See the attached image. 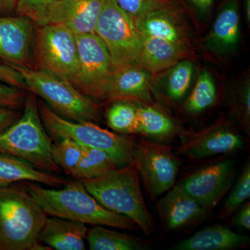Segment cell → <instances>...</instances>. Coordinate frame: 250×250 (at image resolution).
I'll list each match as a JSON object with an SVG mask.
<instances>
[{"instance_id": "3957f363", "label": "cell", "mask_w": 250, "mask_h": 250, "mask_svg": "<svg viewBox=\"0 0 250 250\" xmlns=\"http://www.w3.org/2000/svg\"><path fill=\"white\" fill-rule=\"evenodd\" d=\"M47 218L27 189L0 187V250H33Z\"/></svg>"}, {"instance_id": "8fae6325", "label": "cell", "mask_w": 250, "mask_h": 250, "mask_svg": "<svg viewBox=\"0 0 250 250\" xmlns=\"http://www.w3.org/2000/svg\"><path fill=\"white\" fill-rule=\"evenodd\" d=\"M176 154L190 160H200L241 150L247 141L228 122L220 120L198 131L184 130Z\"/></svg>"}, {"instance_id": "836d02e7", "label": "cell", "mask_w": 250, "mask_h": 250, "mask_svg": "<svg viewBox=\"0 0 250 250\" xmlns=\"http://www.w3.org/2000/svg\"><path fill=\"white\" fill-rule=\"evenodd\" d=\"M24 90L0 82V108L18 110L24 107Z\"/></svg>"}, {"instance_id": "d6986e66", "label": "cell", "mask_w": 250, "mask_h": 250, "mask_svg": "<svg viewBox=\"0 0 250 250\" xmlns=\"http://www.w3.org/2000/svg\"><path fill=\"white\" fill-rule=\"evenodd\" d=\"M250 238L234 232L226 225H215L197 231L190 238L179 241L174 250H233L250 246Z\"/></svg>"}, {"instance_id": "9a60e30c", "label": "cell", "mask_w": 250, "mask_h": 250, "mask_svg": "<svg viewBox=\"0 0 250 250\" xmlns=\"http://www.w3.org/2000/svg\"><path fill=\"white\" fill-rule=\"evenodd\" d=\"M104 3V0H61L49 11L42 25L62 24L75 35L95 33Z\"/></svg>"}, {"instance_id": "2e32d148", "label": "cell", "mask_w": 250, "mask_h": 250, "mask_svg": "<svg viewBox=\"0 0 250 250\" xmlns=\"http://www.w3.org/2000/svg\"><path fill=\"white\" fill-rule=\"evenodd\" d=\"M150 75L136 65L115 67L103 100H130L141 104L152 103Z\"/></svg>"}, {"instance_id": "d6a6232c", "label": "cell", "mask_w": 250, "mask_h": 250, "mask_svg": "<svg viewBox=\"0 0 250 250\" xmlns=\"http://www.w3.org/2000/svg\"><path fill=\"white\" fill-rule=\"evenodd\" d=\"M130 17L134 20L154 10L172 7V0H113Z\"/></svg>"}, {"instance_id": "4dcf8cb0", "label": "cell", "mask_w": 250, "mask_h": 250, "mask_svg": "<svg viewBox=\"0 0 250 250\" xmlns=\"http://www.w3.org/2000/svg\"><path fill=\"white\" fill-rule=\"evenodd\" d=\"M230 114L246 134L250 135V83L246 80L230 93L228 100Z\"/></svg>"}, {"instance_id": "ac0fdd59", "label": "cell", "mask_w": 250, "mask_h": 250, "mask_svg": "<svg viewBox=\"0 0 250 250\" xmlns=\"http://www.w3.org/2000/svg\"><path fill=\"white\" fill-rule=\"evenodd\" d=\"M239 41V4L238 0H227L205 38V47L217 55H229Z\"/></svg>"}, {"instance_id": "8992f818", "label": "cell", "mask_w": 250, "mask_h": 250, "mask_svg": "<svg viewBox=\"0 0 250 250\" xmlns=\"http://www.w3.org/2000/svg\"><path fill=\"white\" fill-rule=\"evenodd\" d=\"M39 108L45 129L56 139L69 138L83 146L104 151L119 167L134 163L133 148L136 141L132 137L103 129L93 122L77 123L65 119L42 103L39 104Z\"/></svg>"}, {"instance_id": "d4e9b609", "label": "cell", "mask_w": 250, "mask_h": 250, "mask_svg": "<svg viewBox=\"0 0 250 250\" xmlns=\"http://www.w3.org/2000/svg\"><path fill=\"white\" fill-rule=\"evenodd\" d=\"M111 103L105 113L108 126L118 134H140L137 103L125 100Z\"/></svg>"}, {"instance_id": "7c38bea8", "label": "cell", "mask_w": 250, "mask_h": 250, "mask_svg": "<svg viewBox=\"0 0 250 250\" xmlns=\"http://www.w3.org/2000/svg\"><path fill=\"white\" fill-rule=\"evenodd\" d=\"M236 172L233 161H219L198 169L178 184L211 212L231 188Z\"/></svg>"}, {"instance_id": "cb8c5ba5", "label": "cell", "mask_w": 250, "mask_h": 250, "mask_svg": "<svg viewBox=\"0 0 250 250\" xmlns=\"http://www.w3.org/2000/svg\"><path fill=\"white\" fill-rule=\"evenodd\" d=\"M90 250H146V242L128 233L112 231L96 225L88 230L86 238Z\"/></svg>"}, {"instance_id": "f35d334b", "label": "cell", "mask_w": 250, "mask_h": 250, "mask_svg": "<svg viewBox=\"0 0 250 250\" xmlns=\"http://www.w3.org/2000/svg\"><path fill=\"white\" fill-rule=\"evenodd\" d=\"M18 0H0V15L11 14L16 11Z\"/></svg>"}, {"instance_id": "603a6c76", "label": "cell", "mask_w": 250, "mask_h": 250, "mask_svg": "<svg viewBox=\"0 0 250 250\" xmlns=\"http://www.w3.org/2000/svg\"><path fill=\"white\" fill-rule=\"evenodd\" d=\"M142 35L141 67L149 74L168 70L187 56V50L168 41Z\"/></svg>"}, {"instance_id": "30bf717a", "label": "cell", "mask_w": 250, "mask_h": 250, "mask_svg": "<svg viewBox=\"0 0 250 250\" xmlns=\"http://www.w3.org/2000/svg\"><path fill=\"white\" fill-rule=\"evenodd\" d=\"M78 70L72 84L83 95L103 100L115 66L106 45L95 33L76 35Z\"/></svg>"}, {"instance_id": "277c9868", "label": "cell", "mask_w": 250, "mask_h": 250, "mask_svg": "<svg viewBox=\"0 0 250 250\" xmlns=\"http://www.w3.org/2000/svg\"><path fill=\"white\" fill-rule=\"evenodd\" d=\"M0 154L22 159L49 173L62 170L52 155V139L46 134L34 94L26 98L22 116L0 132Z\"/></svg>"}, {"instance_id": "5b68a950", "label": "cell", "mask_w": 250, "mask_h": 250, "mask_svg": "<svg viewBox=\"0 0 250 250\" xmlns=\"http://www.w3.org/2000/svg\"><path fill=\"white\" fill-rule=\"evenodd\" d=\"M8 65L21 74L26 89L43 99L59 116L77 123L100 121L98 105L71 82L42 69Z\"/></svg>"}, {"instance_id": "ba28073f", "label": "cell", "mask_w": 250, "mask_h": 250, "mask_svg": "<svg viewBox=\"0 0 250 250\" xmlns=\"http://www.w3.org/2000/svg\"><path fill=\"white\" fill-rule=\"evenodd\" d=\"M133 159L150 198L161 196L175 184L182 160L167 144L141 138L135 141Z\"/></svg>"}, {"instance_id": "e0dca14e", "label": "cell", "mask_w": 250, "mask_h": 250, "mask_svg": "<svg viewBox=\"0 0 250 250\" xmlns=\"http://www.w3.org/2000/svg\"><path fill=\"white\" fill-rule=\"evenodd\" d=\"M134 22L143 35L168 41L188 51L187 28L172 7L149 11L135 18Z\"/></svg>"}, {"instance_id": "52a82bcc", "label": "cell", "mask_w": 250, "mask_h": 250, "mask_svg": "<svg viewBox=\"0 0 250 250\" xmlns=\"http://www.w3.org/2000/svg\"><path fill=\"white\" fill-rule=\"evenodd\" d=\"M95 33L106 45L115 67H142V34L113 0H104Z\"/></svg>"}, {"instance_id": "d590c367", "label": "cell", "mask_w": 250, "mask_h": 250, "mask_svg": "<svg viewBox=\"0 0 250 250\" xmlns=\"http://www.w3.org/2000/svg\"><path fill=\"white\" fill-rule=\"evenodd\" d=\"M229 224L246 231L250 229V202H245L229 218Z\"/></svg>"}, {"instance_id": "e575fe53", "label": "cell", "mask_w": 250, "mask_h": 250, "mask_svg": "<svg viewBox=\"0 0 250 250\" xmlns=\"http://www.w3.org/2000/svg\"><path fill=\"white\" fill-rule=\"evenodd\" d=\"M0 82L21 90L26 89V85L21 74L8 64L0 65Z\"/></svg>"}, {"instance_id": "f546056e", "label": "cell", "mask_w": 250, "mask_h": 250, "mask_svg": "<svg viewBox=\"0 0 250 250\" xmlns=\"http://www.w3.org/2000/svg\"><path fill=\"white\" fill-rule=\"evenodd\" d=\"M84 146L75 140L62 138L52 143L54 161L67 175L72 176L82 159Z\"/></svg>"}, {"instance_id": "4fadbf2b", "label": "cell", "mask_w": 250, "mask_h": 250, "mask_svg": "<svg viewBox=\"0 0 250 250\" xmlns=\"http://www.w3.org/2000/svg\"><path fill=\"white\" fill-rule=\"evenodd\" d=\"M156 211L167 231L192 228L205 221L210 213L179 184H174L158 201Z\"/></svg>"}, {"instance_id": "8d00e7d4", "label": "cell", "mask_w": 250, "mask_h": 250, "mask_svg": "<svg viewBox=\"0 0 250 250\" xmlns=\"http://www.w3.org/2000/svg\"><path fill=\"white\" fill-rule=\"evenodd\" d=\"M21 116L17 110L0 108V132L17 121Z\"/></svg>"}, {"instance_id": "4316f807", "label": "cell", "mask_w": 250, "mask_h": 250, "mask_svg": "<svg viewBox=\"0 0 250 250\" xmlns=\"http://www.w3.org/2000/svg\"><path fill=\"white\" fill-rule=\"evenodd\" d=\"M217 89L211 75L202 70L190 94L184 102V109L189 115H197L207 111L215 103Z\"/></svg>"}, {"instance_id": "7402d4cb", "label": "cell", "mask_w": 250, "mask_h": 250, "mask_svg": "<svg viewBox=\"0 0 250 250\" xmlns=\"http://www.w3.org/2000/svg\"><path fill=\"white\" fill-rule=\"evenodd\" d=\"M149 104L137 103L140 134L155 142H171L184 131L167 113Z\"/></svg>"}, {"instance_id": "1f68e13d", "label": "cell", "mask_w": 250, "mask_h": 250, "mask_svg": "<svg viewBox=\"0 0 250 250\" xmlns=\"http://www.w3.org/2000/svg\"><path fill=\"white\" fill-rule=\"evenodd\" d=\"M59 1L61 0H18L16 11L20 16L29 18L41 26L49 11Z\"/></svg>"}, {"instance_id": "5bb4252c", "label": "cell", "mask_w": 250, "mask_h": 250, "mask_svg": "<svg viewBox=\"0 0 250 250\" xmlns=\"http://www.w3.org/2000/svg\"><path fill=\"white\" fill-rule=\"evenodd\" d=\"M33 23L29 18L20 15L0 16V58L7 64L29 67Z\"/></svg>"}, {"instance_id": "ffe728a7", "label": "cell", "mask_w": 250, "mask_h": 250, "mask_svg": "<svg viewBox=\"0 0 250 250\" xmlns=\"http://www.w3.org/2000/svg\"><path fill=\"white\" fill-rule=\"evenodd\" d=\"M88 231L84 223L52 216L46 219L38 241L52 250H84Z\"/></svg>"}, {"instance_id": "83f0119b", "label": "cell", "mask_w": 250, "mask_h": 250, "mask_svg": "<svg viewBox=\"0 0 250 250\" xmlns=\"http://www.w3.org/2000/svg\"><path fill=\"white\" fill-rule=\"evenodd\" d=\"M193 74V64L188 60L182 59L170 67L164 87V93L169 102L177 103L183 101L191 87Z\"/></svg>"}, {"instance_id": "74e56055", "label": "cell", "mask_w": 250, "mask_h": 250, "mask_svg": "<svg viewBox=\"0 0 250 250\" xmlns=\"http://www.w3.org/2000/svg\"><path fill=\"white\" fill-rule=\"evenodd\" d=\"M188 1L197 12L205 14L209 11L215 0H188Z\"/></svg>"}, {"instance_id": "484cf974", "label": "cell", "mask_w": 250, "mask_h": 250, "mask_svg": "<svg viewBox=\"0 0 250 250\" xmlns=\"http://www.w3.org/2000/svg\"><path fill=\"white\" fill-rule=\"evenodd\" d=\"M118 167L116 161L104 151L84 146L82 159L71 177L78 180L98 178Z\"/></svg>"}, {"instance_id": "6da1fadb", "label": "cell", "mask_w": 250, "mask_h": 250, "mask_svg": "<svg viewBox=\"0 0 250 250\" xmlns=\"http://www.w3.org/2000/svg\"><path fill=\"white\" fill-rule=\"evenodd\" d=\"M24 187L46 214L84 224L111 227L121 229H139L131 219L110 211L87 191L78 179L67 182L62 189H49L34 182Z\"/></svg>"}, {"instance_id": "f1b7e54d", "label": "cell", "mask_w": 250, "mask_h": 250, "mask_svg": "<svg viewBox=\"0 0 250 250\" xmlns=\"http://www.w3.org/2000/svg\"><path fill=\"white\" fill-rule=\"evenodd\" d=\"M250 197V164H245L236 183L233 186L221 209L218 213L220 220H228Z\"/></svg>"}, {"instance_id": "44dd1931", "label": "cell", "mask_w": 250, "mask_h": 250, "mask_svg": "<svg viewBox=\"0 0 250 250\" xmlns=\"http://www.w3.org/2000/svg\"><path fill=\"white\" fill-rule=\"evenodd\" d=\"M19 182H34L54 188L63 187L65 179L41 171L27 161L9 154H0V187Z\"/></svg>"}, {"instance_id": "ab89813d", "label": "cell", "mask_w": 250, "mask_h": 250, "mask_svg": "<svg viewBox=\"0 0 250 250\" xmlns=\"http://www.w3.org/2000/svg\"><path fill=\"white\" fill-rule=\"evenodd\" d=\"M245 14L248 24L250 23V0H245L244 3Z\"/></svg>"}, {"instance_id": "9c48e42d", "label": "cell", "mask_w": 250, "mask_h": 250, "mask_svg": "<svg viewBox=\"0 0 250 250\" xmlns=\"http://www.w3.org/2000/svg\"><path fill=\"white\" fill-rule=\"evenodd\" d=\"M34 54L39 68L71 83L75 80L79 64L76 35L65 26H40L36 31Z\"/></svg>"}, {"instance_id": "7a4b0ae2", "label": "cell", "mask_w": 250, "mask_h": 250, "mask_svg": "<svg viewBox=\"0 0 250 250\" xmlns=\"http://www.w3.org/2000/svg\"><path fill=\"white\" fill-rule=\"evenodd\" d=\"M80 181L106 209L131 219L149 238L155 236L156 223L143 198L134 164L118 167L98 178Z\"/></svg>"}]
</instances>
